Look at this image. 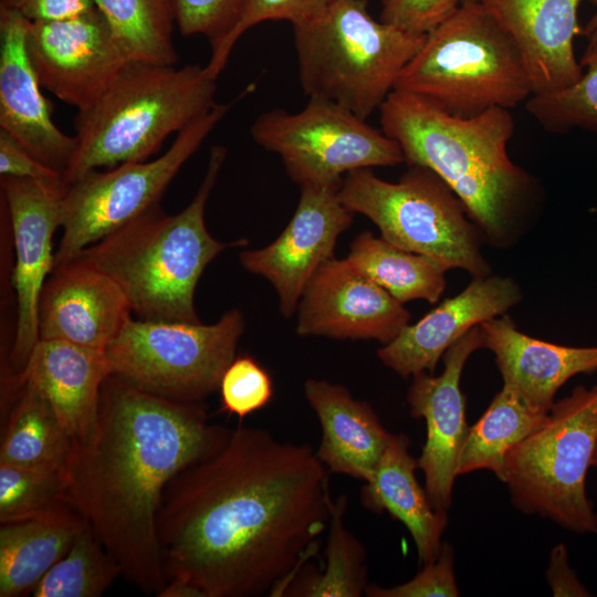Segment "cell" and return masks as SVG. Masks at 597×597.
Here are the masks:
<instances>
[{
	"mask_svg": "<svg viewBox=\"0 0 597 597\" xmlns=\"http://www.w3.org/2000/svg\"><path fill=\"white\" fill-rule=\"evenodd\" d=\"M522 297L509 277L479 276L458 295L412 325L402 328L390 343L377 349L381 363L404 378L421 371L433 374L446 350L470 329L503 315Z\"/></svg>",
	"mask_w": 597,
	"mask_h": 597,
	"instance_id": "20",
	"label": "cell"
},
{
	"mask_svg": "<svg viewBox=\"0 0 597 597\" xmlns=\"http://www.w3.org/2000/svg\"><path fill=\"white\" fill-rule=\"evenodd\" d=\"M586 67L580 78L564 88L532 95L527 112L547 130L573 127L597 130V46L588 48L580 60Z\"/></svg>",
	"mask_w": 597,
	"mask_h": 597,
	"instance_id": "33",
	"label": "cell"
},
{
	"mask_svg": "<svg viewBox=\"0 0 597 597\" xmlns=\"http://www.w3.org/2000/svg\"><path fill=\"white\" fill-rule=\"evenodd\" d=\"M230 433L209 422L201 402L151 395L112 374L105 378L94 434L72 442L65 499L122 576L145 594L157 596L168 582L156 527L166 485L218 451Z\"/></svg>",
	"mask_w": 597,
	"mask_h": 597,
	"instance_id": "2",
	"label": "cell"
},
{
	"mask_svg": "<svg viewBox=\"0 0 597 597\" xmlns=\"http://www.w3.org/2000/svg\"><path fill=\"white\" fill-rule=\"evenodd\" d=\"M239 310L213 324L130 317L105 349L112 375L169 400L201 402L219 389L244 332Z\"/></svg>",
	"mask_w": 597,
	"mask_h": 597,
	"instance_id": "10",
	"label": "cell"
},
{
	"mask_svg": "<svg viewBox=\"0 0 597 597\" xmlns=\"http://www.w3.org/2000/svg\"><path fill=\"white\" fill-rule=\"evenodd\" d=\"M408 167L397 182L383 180L370 168L352 170L342 179L339 198L350 211L370 219L392 245L429 256L448 270L488 276L481 231L462 201L432 170Z\"/></svg>",
	"mask_w": 597,
	"mask_h": 597,
	"instance_id": "9",
	"label": "cell"
},
{
	"mask_svg": "<svg viewBox=\"0 0 597 597\" xmlns=\"http://www.w3.org/2000/svg\"><path fill=\"white\" fill-rule=\"evenodd\" d=\"M378 111L381 130L399 145L404 163L432 170L479 230L490 241L503 242L531 186V177L507 154L515 126L510 109L460 117L394 90Z\"/></svg>",
	"mask_w": 597,
	"mask_h": 597,
	"instance_id": "3",
	"label": "cell"
},
{
	"mask_svg": "<svg viewBox=\"0 0 597 597\" xmlns=\"http://www.w3.org/2000/svg\"><path fill=\"white\" fill-rule=\"evenodd\" d=\"M460 3L461 0H383L379 20L401 31L426 35Z\"/></svg>",
	"mask_w": 597,
	"mask_h": 597,
	"instance_id": "39",
	"label": "cell"
},
{
	"mask_svg": "<svg viewBox=\"0 0 597 597\" xmlns=\"http://www.w3.org/2000/svg\"><path fill=\"white\" fill-rule=\"evenodd\" d=\"M0 4L19 12L30 22L69 19L97 8L95 0H1Z\"/></svg>",
	"mask_w": 597,
	"mask_h": 597,
	"instance_id": "41",
	"label": "cell"
},
{
	"mask_svg": "<svg viewBox=\"0 0 597 597\" xmlns=\"http://www.w3.org/2000/svg\"><path fill=\"white\" fill-rule=\"evenodd\" d=\"M132 317L118 285L94 266L73 259L56 265L39 300V341H64L105 352Z\"/></svg>",
	"mask_w": 597,
	"mask_h": 597,
	"instance_id": "18",
	"label": "cell"
},
{
	"mask_svg": "<svg viewBox=\"0 0 597 597\" xmlns=\"http://www.w3.org/2000/svg\"><path fill=\"white\" fill-rule=\"evenodd\" d=\"M132 61L175 65L171 0H95Z\"/></svg>",
	"mask_w": 597,
	"mask_h": 597,
	"instance_id": "30",
	"label": "cell"
},
{
	"mask_svg": "<svg viewBox=\"0 0 597 597\" xmlns=\"http://www.w3.org/2000/svg\"><path fill=\"white\" fill-rule=\"evenodd\" d=\"M394 90L460 117L510 109L533 95L516 44L479 1H461L426 35Z\"/></svg>",
	"mask_w": 597,
	"mask_h": 597,
	"instance_id": "6",
	"label": "cell"
},
{
	"mask_svg": "<svg viewBox=\"0 0 597 597\" xmlns=\"http://www.w3.org/2000/svg\"><path fill=\"white\" fill-rule=\"evenodd\" d=\"M453 566L454 551L444 542L437 559L423 564L410 580L388 588L368 585L365 594L369 597H458L460 591Z\"/></svg>",
	"mask_w": 597,
	"mask_h": 597,
	"instance_id": "38",
	"label": "cell"
},
{
	"mask_svg": "<svg viewBox=\"0 0 597 597\" xmlns=\"http://www.w3.org/2000/svg\"><path fill=\"white\" fill-rule=\"evenodd\" d=\"M0 175L39 180H60L63 176L44 165L0 128Z\"/></svg>",
	"mask_w": 597,
	"mask_h": 597,
	"instance_id": "40",
	"label": "cell"
},
{
	"mask_svg": "<svg viewBox=\"0 0 597 597\" xmlns=\"http://www.w3.org/2000/svg\"><path fill=\"white\" fill-rule=\"evenodd\" d=\"M348 262L401 303L425 300L437 303L446 289L444 265L413 252L401 250L370 231L350 243Z\"/></svg>",
	"mask_w": 597,
	"mask_h": 597,
	"instance_id": "28",
	"label": "cell"
},
{
	"mask_svg": "<svg viewBox=\"0 0 597 597\" xmlns=\"http://www.w3.org/2000/svg\"><path fill=\"white\" fill-rule=\"evenodd\" d=\"M157 597H205L203 593L192 583L174 577L168 579Z\"/></svg>",
	"mask_w": 597,
	"mask_h": 597,
	"instance_id": "43",
	"label": "cell"
},
{
	"mask_svg": "<svg viewBox=\"0 0 597 597\" xmlns=\"http://www.w3.org/2000/svg\"><path fill=\"white\" fill-rule=\"evenodd\" d=\"M182 35H203L213 43L237 23L245 0H171Z\"/></svg>",
	"mask_w": 597,
	"mask_h": 597,
	"instance_id": "37",
	"label": "cell"
},
{
	"mask_svg": "<svg viewBox=\"0 0 597 597\" xmlns=\"http://www.w3.org/2000/svg\"><path fill=\"white\" fill-rule=\"evenodd\" d=\"M480 348L483 336L478 325L446 350L441 375L415 374L407 392L411 417L426 421L427 437L418 463L429 501L438 511L447 512L452 503L458 460L469 431L460 380L469 357Z\"/></svg>",
	"mask_w": 597,
	"mask_h": 597,
	"instance_id": "17",
	"label": "cell"
},
{
	"mask_svg": "<svg viewBox=\"0 0 597 597\" xmlns=\"http://www.w3.org/2000/svg\"><path fill=\"white\" fill-rule=\"evenodd\" d=\"M123 575L117 561L85 521L66 554L32 590L34 597H98Z\"/></svg>",
	"mask_w": 597,
	"mask_h": 597,
	"instance_id": "32",
	"label": "cell"
},
{
	"mask_svg": "<svg viewBox=\"0 0 597 597\" xmlns=\"http://www.w3.org/2000/svg\"><path fill=\"white\" fill-rule=\"evenodd\" d=\"M250 133L258 145L280 156L289 177L300 186L341 181L352 170L404 163L399 145L383 130L321 98H308L296 113L266 111Z\"/></svg>",
	"mask_w": 597,
	"mask_h": 597,
	"instance_id": "12",
	"label": "cell"
},
{
	"mask_svg": "<svg viewBox=\"0 0 597 597\" xmlns=\"http://www.w3.org/2000/svg\"><path fill=\"white\" fill-rule=\"evenodd\" d=\"M336 0H245L234 27L220 40L210 43L211 56L205 66L214 80L227 66L231 51L240 36L250 28L265 21L284 20L292 25L317 15Z\"/></svg>",
	"mask_w": 597,
	"mask_h": 597,
	"instance_id": "35",
	"label": "cell"
},
{
	"mask_svg": "<svg viewBox=\"0 0 597 597\" xmlns=\"http://www.w3.org/2000/svg\"><path fill=\"white\" fill-rule=\"evenodd\" d=\"M63 472L0 464V524L67 504Z\"/></svg>",
	"mask_w": 597,
	"mask_h": 597,
	"instance_id": "34",
	"label": "cell"
},
{
	"mask_svg": "<svg viewBox=\"0 0 597 597\" xmlns=\"http://www.w3.org/2000/svg\"><path fill=\"white\" fill-rule=\"evenodd\" d=\"M516 44L533 95L576 83L583 67L574 39L582 33L578 8L584 0H478ZM597 2V0H593Z\"/></svg>",
	"mask_w": 597,
	"mask_h": 597,
	"instance_id": "21",
	"label": "cell"
},
{
	"mask_svg": "<svg viewBox=\"0 0 597 597\" xmlns=\"http://www.w3.org/2000/svg\"><path fill=\"white\" fill-rule=\"evenodd\" d=\"M591 467L597 470V448L595 450V453H594V457H593V460H591Z\"/></svg>",
	"mask_w": 597,
	"mask_h": 597,
	"instance_id": "45",
	"label": "cell"
},
{
	"mask_svg": "<svg viewBox=\"0 0 597 597\" xmlns=\"http://www.w3.org/2000/svg\"><path fill=\"white\" fill-rule=\"evenodd\" d=\"M231 106L232 103H217L177 133L167 151L154 160L124 163L107 171L93 170L67 185L54 268L158 206L179 169Z\"/></svg>",
	"mask_w": 597,
	"mask_h": 597,
	"instance_id": "11",
	"label": "cell"
},
{
	"mask_svg": "<svg viewBox=\"0 0 597 597\" xmlns=\"http://www.w3.org/2000/svg\"><path fill=\"white\" fill-rule=\"evenodd\" d=\"M111 374L104 352L64 341L40 339L11 386L33 384L49 400L73 441L95 432L102 385Z\"/></svg>",
	"mask_w": 597,
	"mask_h": 597,
	"instance_id": "23",
	"label": "cell"
},
{
	"mask_svg": "<svg viewBox=\"0 0 597 597\" xmlns=\"http://www.w3.org/2000/svg\"><path fill=\"white\" fill-rule=\"evenodd\" d=\"M503 379L533 410L548 413L558 389L578 374L597 371V346L572 347L520 332L507 315L480 324Z\"/></svg>",
	"mask_w": 597,
	"mask_h": 597,
	"instance_id": "22",
	"label": "cell"
},
{
	"mask_svg": "<svg viewBox=\"0 0 597 597\" xmlns=\"http://www.w3.org/2000/svg\"><path fill=\"white\" fill-rule=\"evenodd\" d=\"M205 66L128 61L103 94L74 121L75 150L63 175L71 185L100 167L145 161L165 139L217 103Z\"/></svg>",
	"mask_w": 597,
	"mask_h": 597,
	"instance_id": "5",
	"label": "cell"
},
{
	"mask_svg": "<svg viewBox=\"0 0 597 597\" xmlns=\"http://www.w3.org/2000/svg\"><path fill=\"white\" fill-rule=\"evenodd\" d=\"M219 390L222 410L242 419L272 400L273 381L253 357L242 355L224 370Z\"/></svg>",
	"mask_w": 597,
	"mask_h": 597,
	"instance_id": "36",
	"label": "cell"
},
{
	"mask_svg": "<svg viewBox=\"0 0 597 597\" xmlns=\"http://www.w3.org/2000/svg\"><path fill=\"white\" fill-rule=\"evenodd\" d=\"M7 409L0 464L63 472L73 440L45 396L23 381Z\"/></svg>",
	"mask_w": 597,
	"mask_h": 597,
	"instance_id": "27",
	"label": "cell"
},
{
	"mask_svg": "<svg viewBox=\"0 0 597 597\" xmlns=\"http://www.w3.org/2000/svg\"><path fill=\"white\" fill-rule=\"evenodd\" d=\"M331 498L311 447L239 427L165 488L156 527L167 579L205 597L283 595L328 527Z\"/></svg>",
	"mask_w": 597,
	"mask_h": 597,
	"instance_id": "1",
	"label": "cell"
},
{
	"mask_svg": "<svg viewBox=\"0 0 597 597\" xmlns=\"http://www.w3.org/2000/svg\"><path fill=\"white\" fill-rule=\"evenodd\" d=\"M547 420L548 413L531 409L514 390L503 385L480 419L469 427L457 474L489 470L502 481L509 450Z\"/></svg>",
	"mask_w": 597,
	"mask_h": 597,
	"instance_id": "29",
	"label": "cell"
},
{
	"mask_svg": "<svg viewBox=\"0 0 597 597\" xmlns=\"http://www.w3.org/2000/svg\"><path fill=\"white\" fill-rule=\"evenodd\" d=\"M347 496L329 500L328 535L323 573H312L293 579L286 595L306 597H360L368 586L366 551L346 528L344 516ZM287 585V587H289ZM286 587V588H287Z\"/></svg>",
	"mask_w": 597,
	"mask_h": 597,
	"instance_id": "31",
	"label": "cell"
},
{
	"mask_svg": "<svg viewBox=\"0 0 597 597\" xmlns=\"http://www.w3.org/2000/svg\"><path fill=\"white\" fill-rule=\"evenodd\" d=\"M597 448V385L576 387L554 402L547 422L512 447L502 482L513 505L578 534H597V512L586 492Z\"/></svg>",
	"mask_w": 597,
	"mask_h": 597,
	"instance_id": "8",
	"label": "cell"
},
{
	"mask_svg": "<svg viewBox=\"0 0 597 597\" xmlns=\"http://www.w3.org/2000/svg\"><path fill=\"white\" fill-rule=\"evenodd\" d=\"M30 21L0 4V128L33 157L64 175L75 150L52 121L50 103L27 52Z\"/></svg>",
	"mask_w": 597,
	"mask_h": 597,
	"instance_id": "19",
	"label": "cell"
},
{
	"mask_svg": "<svg viewBox=\"0 0 597 597\" xmlns=\"http://www.w3.org/2000/svg\"><path fill=\"white\" fill-rule=\"evenodd\" d=\"M304 395L322 428L320 461L334 473L368 481L394 434L371 406L354 399L345 386L311 378Z\"/></svg>",
	"mask_w": 597,
	"mask_h": 597,
	"instance_id": "24",
	"label": "cell"
},
{
	"mask_svg": "<svg viewBox=\"0 0 597 597\" xmlns=\"http://www.w3.org/2000/svg\"><path fill=\"white\" fill-rule=\"evenodd\" d=\"M300 336L394 341L408 325L404 303L354 268L331 258L307 283L296 308Z\"/></svg>",
	"mask_w": 597,
	"mask_h": 597,
	"instance_id": "16",
	"label": "cell"
},
{
	"mask_svg": "<svg viewBox=\"0 0 597 597\" xmlns=\"http://www.w3.org/2000/svg\"><path fill=\"white\" fill-rule=\"evenodd\" d=\"M410 440L394 434L377 467L360 490V503L374 513L387 511L409 531L419 562H434L440 553L441 537L448 524L446 511L436 510L419 484L418 459L409 453Z\"/></svg>",
	"mask_w": 597,
	"mask_h": 597,
	"instance_id": "25",
	"label": "cell"
},
{
	"mask_svg": "<svg viewBox=\"0 0 597 597\" xmlns=\"http://www.w3.org/2000/svg\"><path fill=\"white\" fill-rule=\"evenodd\" d=\"M546 580L555 597L590 596L588 590L579 582L576 573L570 568L567 547L562 543L556 545L551 552Z\"/></svg>",
	"mask_w": 597,
	"mask_h": 597,
	"instance_id": "42",
	"label": "cell"
},
{
	"mask_svg": "<svg viewBox=\"0 0 597 597\" xmlns=\"http://www.w3.org/2000/svg\"><path fill=\"white\" fill-rule=\"evenodd\" d=\"M583 32L589 40L588 48L597 46V13L587 22Z\"/></svg>",
	"mask_w": 597,
	"mask_h": 597,
	"instance_id": "44",
	"label": "cell"
},
{
	"mask_svg": "<svg viewBox=\"0 0 597 597\" xmlns=\"http://www.w3.org/2000/svg\"><path fill=\"white\" fill-rule=\"evenodd\" d=\"M227 156L214 145L205 178L192 201L176 214L154 207L76 258L112 279L132 313L147 321L199 323L195 291L206 266L229 247L207 230L205 208Z\"/></svg>",
	"mask_w": 597,
	"mask_h": 597,
	"instance_id": "4",
	"label": "cell"
},
{
	"mask_svg": "<svg viewBox=\"0 0 597 597\" xmlns=\"http://www.w3.org/2000/svg\"><path fill=\"white\" fill-rule=\"evenodd\" d=\"M1 192L14 244L12 286L18 314L10 353L11 378L19 377L39 342L38 308L42 287L55 265L53 235L61 227L63 179L39 180L1 176Z\"/></svg>",
	"mask_w": 597,
	"mask_h": 597,
	"instance_id": "13",
	"label": "cell"
},
{
	"mask_svg": "<svg viewBox=\"0 0 597 597\" xmlns=\"http://www.w3.org/2000/svg\"><path fill=\"white\" fill-rule=\"evenodd\" d=\"M27 52L41 87L90 107L130 61L98 8L63 20L30 22Z\"/></svg>",
	"mask_w": 597,
	"mask_h": 597,
	"instance_id": "14",
	"label": "cell"
},
{
	"mask_svg": "<svg viewBox=\"0 0 597 597\" xmlns=\"http://www.w3.org/2000/svg\"><path fill=\"white\" fill-rule=\"evenodd\" d=\"M293 34L304 94L364 119L380 108L427 35L375 20L367 0H336L293 25Z\"/></svg>",
	"mask_w": 597,
	"mask_h": 597,
	"instance_id": "7",
	"label": "cell"
},
{
	"mask_svg": "<svg viewBox=\"0 0 597 597\" xmlns=\"http://www.w3.org/2000/svg\"><path fill=\"white\" fill-rule=\"evenodd\" d=\"M461 1H464V2H467V1H478V0H461Z\"/></svg>",
	"mask_w": 597,
	"mask_h": 597,
	"instance_id": "46",
	"label": "cell"
},
{
	"mask_svg": "<svg viewBox=\"0 0 597 597\" xmlns=\"http://www.w3.org/2000/svg\"><path fill=\"white\" fill-rule=\"evenodd\" d=\"M85 519L64 504L0 526V597L32 593L70 549Z\"/></svg>",
	"mask_w": 597,
	"mask_h": 597,
	"instance_id": "26",
	"label": "cell"
},
{
	"mask_svg": "<svg viewBox=\"0 0 597 597\" xmlns=\"http://www.w3.org/2000/svg\"><path fill=\"white\" fill-rule=\"evenodd\" d=\"M341 181L301 186L293 217L269 245L245 250L241 265L275 289L281 314L290 318L320 266L333 258L336 241L349 229L355 213L339 198Z\"/></svg>",
	"mask_w": 597,
	"mask_h": 597,
	"instance_id": "15",
	"label": "cell"
}]
</instances>
